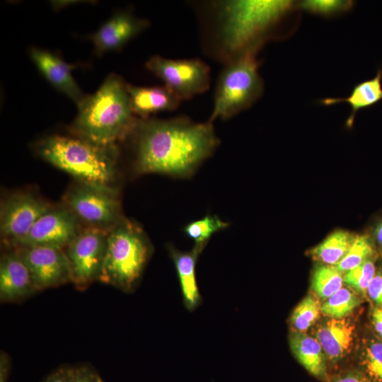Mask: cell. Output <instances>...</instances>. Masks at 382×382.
Here are the masks:
<instances>
[{
  "label": "cell",
  "mask_w": 382,
  "mask_h": 382,
  "mask_svg": "<svg viewBox=\"0 0 382 382\" xmlns=\"http://www.w3.org/2000/svg\"><path fill=\"white\" fill-rule=\"evenodd\" d=\"M137 174L189 177L219 145L212 122L185 116L168 120L137 117L128 137Z\"/></svg>",
  "instance_id": "obj_1"
},
{
  "label": "cell",
  "mask_w": 382,
  "mask_h": 382,
  "mask_svg": "<svg viewBox=\"0 0 382 382\" xmlns=\"http://www.w3.org/2000/svg\"><path fill=\"white\" fill-rule=\"evenodd\" d=\"M295 8L296 3L290 0L208 2L202 15L205 49L224 64L245 54H257Z\"/></svg>",
  "instance_id": "obj_2"
},
{
  "label": "cell",
  "mask_w": 382,
  "mask_h": 382,
  "mask_svg": "<svg viewBox=\"0 0 382 382\" xmlns=\"http://www.w3.org/2000/svg\"><path fill=\"white\" fill-rule=\"evenodd\" d=\"M77 108L71 125L73 135L103 147L127 139L137 118L132 110L127 83L113 73Z\"/></svg>",
  "instance_id": "obj_3"
},
{
  "label": "cell",
  "mask_w": 382,
  "mask_h": 382,
  "mask_svg": "<svg viewBox=\"0 0 382 382\" xmlns=\"http://www.w3.org/2000/svg\"><path fill=\"white\" fill-rule=\"evenodd\" d=\"M40 156L76 181L116 188L117 146H100L76 136H48L37 144Z\"/></svg>",
  "instance_id": "obj_4"
},
{
  "label": "cell",
  "mask_w": 382,
  "mask_h": 382,
  "mask_svg": "<svg viewBox=\"0 0 382 382\" xmlns=\"http://www.w3.org/2000/svg\"><path fill=\"white\" fill-rule=\"evenodd\" d=\"M153 253V246L142 228L124 217L108 233L99 282L124 292L138 285Z\"/></svg>",
  "instance_id": "obj_5"
},
{
  "label": "cell",
  "mask_w": 382,
  "mask_h": 382,
  "mask_svg": "<svg viewBox=\"0 0 382 382\" xmlns=\"http://www.w3.org/2000/svg\"><path fill=\"white\" fill-rule=\"evenodd\" d=\"M217 81L212 114L208 121L226 120L249 108L264 87L257 54H248L224 64Z\"/></svg>",
  "instance_id": "obj_6"
},
{
  "label": "cell",
  "mask_w": 382,
  "mask_h": 382,
  "mask_svg": "<svg viewBox=\"0 0 382 382\" xmlns=\"http://www.w3.org/2000/svg\"><path fill=\"white\" fill-rule=\"evenodd\" d=\"M63 204L87 227L110 231L125 217L117 188L76 181L65 192Z\"/></svg>",
  "instance_id": "obj_7"
},
{
  "label": "cell",
  "mask_w": 382,
  "mask_h": 382,
  "mask_svg": "<svg viewBox=\"0 0 382 382\" xmlns=\"http://www.w3.org/2000/svg\"><path fill=\"white\" fill-rule=\"evenodd\" d=\"M146 67L181 100L206 92L210 86V69L198 58L173 59L154 55Z\"/></svg>",
  "instance_id": "obj_8"
},
{
  "label": "cell",
  "mask_w": 382,
  "mask_h": 382,
  "mask_svg": "<svg viewBox=\"0 0 382 382\" xmlns=\"http://www.w3.org/2000/svg\"><path fill=\"white\" fill-rule=\"evenodd\" d=\"M109 231L84 226L64 249L71 273V283L83 290L98 281Z\"/></svg>",
  "instance_id": "obj_9"
},
{
  "label": "cell",
  "mask_w": 382,
  "mask_h": 382,
  "mask_svg": "<svg viewBox=\"0 0 382 382\" xmlns=\"http://www.w3.org/2000/svg\"><path fill=\"white\" fill-rule=\"evenodd\" d=\"M53 206L30 191L7 196L0 207V233L4 243L11 247L25 236L35 222Z\"/></svg>",
  "instance_id": "obj_10"
},
{
  "label": "cell",
  "mask_w": 382,
  "mask_h": 382,
  "mask_svg": "<svg viewBox=\"0 0 382 382\" xmlns=\"http://www.w3.org/2000/svg\"><path fill=\"white\" fill-rule=\"evenodd\" d=\"M82 228L81 221L66 205H54L25 236L9 248L45 246L64 250Z\"/></svg>",
  "instance_id": "obj_11"
},
{
  "label": "cell",
  "mask_w": 382,
  "mask_h": 382,
  "mask_svg": "<svg viewBox=\"0 0 382 382\" xmlns=\"http://www.w3.org/2000/svg\"><path fill=\"white\" fill-rule=\"evenodd\" d=\"M12 248L28 267L38 291L71 283L70 265L64 249L45 246Z\"/></svg>",
  "instance_id": "obj_12"
},
{
  "label": "cell",
  "mask_w": 382,
  "mask_h": 382,
  "mask_svg": "<svg viewBox=\"0 0 382 382\" xmlns=\"http://www.w3.org/2000/svg\"><path fill=\"white\" fill-rule=\"evenodd\" d=\"M149 26V22L124 11L115 13L95 32L90 39L100 55L122 48Z\"/></svg>",
  "instance_id": "obj_13"
},
{
  "label": "cell",
  "mask_w": 382,
  "mask_h": 382,
  "mask_svg": "<svg viewBox=\"0 0 382 382\" xmlns=\"http://www.w3.org/2000/svg\"><path fill=\"white\" fill-rule=\"evenodd\" d=\"M38 292L30 272L14 248L0 258V301L19 303Z\"/></svg>",
  "instance_id": "obj_14"
},
{
  "label": "cell",
  "mask_w": 382,
  "mask_h": 382,
  "mask_svg": "<svg viewBox=\"0 0 382 382\" xmlns=\"http://www.w3.org/2000/svg\"><path fill=\"white\" fill-rule=\"evenodd\" d=\"M30 57L47 81L57 90L65 94L79 107L85 100L84 94L72 76L76 64L64 62L50 51L32 47Z\"/></svg>",
  "instance_id": "obj_15"
},
{
  "label": "cell",
  "mask_w": 382,
  "mask_h": 382,
  "mask_svg": "<svg viewBox=\"0 0 382 382\" xmlns=\"http://www.w3.org/2000/svg\"><path fill=\"white\" fill-rule=\"evenodd\" d=\"M206 245L195 244L187 252L178 250L173 245H167L179 279L184 304L189 311L195 310L202 301L196 279V263Z\"/></svg>",
  "instance_id": "obj_16"
},
{
  "label": "cell",
  "mask_w": 382,
  "mask_h": 382,
  "mask_svg": "<svg viewBox=\"0 0 382 382\" xmlns=\"http://www.w3.org/2000/svg\"><path fill=\"white\" fill-rule=\"evenodd\" d=\"M132 110L140 118L152 114L172 111L178 108L181 100L166 86H136L127 83Z\"/></svg>",
  "instance_id": "obj_17"
},
{
  "label": "cell",
  "mask_w": 382,
  "mask_h": 382,
  "mask_svg": "<svg viewBox=\"0 0 382 382\" xmlns=\"http://www.w3.org/2000/svg\"><path fill=\"white\" fill-rule=\"evenodd\" d=\"M354 329L353 324L346 318H330L318 328L316 338L331 363L339 361L348 354L353 342Z\"/></svg>",
  "instance_id": "obj_18"
},
{
  "label": "cell",
  "mask_w": 382,
  "mask_h": 382,
  "mask_svg": "<svg viewBox=\"0 0 382 382\" xmlns=\"http://www.w3.org/2000/svg\"><path fill=\"white\" fill-rule=\"evenodd\" d=\"M382 69H378L376 76L368 80L356 84L349 96L345 98H325L318 103L329 106L340 103H347L350 107L351 112L346 124L351 127L358 111L374 106L382 100Z\"/></svg>",
  "instance_id": "obj_19"
},
{
  "label": "cell",
  "mask_w": 382,
  "mask_h": 382,
  "mask_svg": "<svg viewBox=\"0 0 382 382\" xmlns=\"http://www.w3.org/2000/svg\"><path fill=\"white\" fill-rule=\"evenodd\" d=\"M289 342L291 350L301 364L316 378L328 381L327 359L317 339L295 331L291 333Z\"/></svg>",
  "instance_id": "obj_20"
},
{
  "label": "cell",
  "mask_w": 382,
  "mask_h": 382,
  "mask_svg": "<svg viewBox=\"0 0 382 382\" xmlns=\"http://www.w3.org/2000/svg\"><path fill=\"white\" fill-rule=\"evenodd\" d=\"M356 236L344 231H337L314 248L313 256L328 265H336L350 249Z\"/></svg>",
  "instance_id": "obj_21"
},
{
  "label": "cell",
  "mask_w": 382,
  "mask_h": 382,
  "mask_svg": "<svg viewBox=\"0 0 382 382\" xmlns=\"http://www.w3.org/2000/svg\"><path fill=\"white\" fill-rule=\"evenodd\" d=\"M342 273L335 265L316 267L312 279V289L322 299H328L342 287Z\"/></svg>",
  "instance_id": "obj_22"
},
{
  "label": "cell",
  "mask_w": 382,
  "mask_h": 382,
  "mask_svg": "<svg viewBox=\"0 0 382 382\" xmlns=\"http://www.w3.org/2000/svg\"><path fill=\"white\" fill-rule=\"evenodd\" d=\"M359 303V298L351 290L342 287L322 304L321 312L330 318H345Z\"/></svg>",
  "instance_id": "obj_23"
},
{
  "label": "cell",
  "mask_w": 382,
  "mask_h": 382,
  "mask_svg": "<svg viewBox=\"0 0 382 382\" xmlns=\"http://www.w3.org/2000/svg\"><path fill=\"white\" fill-rule=\"evenodd\" d=\"M229 224L223 221L216 215L204 217L187 224L183 228L185 233L195 244H207L211 236L216 232L227 228Z\"/></svg>",
  "instance_id": "obj_24"
},
{
  "label": "cell",
  "mask_w": 382,
  "mask_h": 382,
  "mask_svg": "<svg viewBox=\"0 0 382 382\" xmlns=\"http://www.w3.org/2000/svg\"><path fill=\"white\" fill-rule=\"evenodd\" d=\"M321 306L313 296L304 298L294 309L291 323L296 332H304L320 317Z\"/></svg>",
  "instance_id": "obj_25"
},
{
  "label": "cell",
  "mask_w": 382,
  "mask_h": 382,
  "mask_svg": "<svg viewBox=\"0 0 382 382\" xmlns=\"http://www.w3.org/2000/svg\"><path fill=\"white\" fill-rule=\"evenodd\" d=\"M373 254V248L369 238L365 236H357L345 256L336 265L342 272H347L369 260Z\"/></svg>",
  "instance_id": "obj_26"
},
{
  "label": "cell",
  "mask_w": 382,
  "mask_h": 382,
  "mask_svg": "<svg viewBox=\"0 0 382 382\" xmlns=\"http://www.w3.org/2000/svg\"><path fill=\"white\" fill-rule=\"evenodd\" d=\"M300 8L311 14L332 17L350 10L353 1L349 0H304L296 3Z\"/></svg>",
  "instance_id": "obj_27"
},
{
  "label": "cell",
  "mask_w": 382,
  "mask_h": 382,
  "mask_svg": "<svg viewBox=\"0 0 382 382\" xmlns=\"http://www.w3.org/2000/svg\"><path fill=\"white\" fill-rule=\"evenodd\" d=\"M361 369L371 382H382V342L371 341L364 351Z\"/></svg>",
  "instance_id": "obj_28"
},
{
  "label": "cell",
  "mask_w": 382,
  "mask_h": 382,
  "mask_svg": "<svg viewBox=\"0 0 382 382\" xmlns=\"http://www.w3.org/2000/svg\"><path fill=\"white\" fill-rule=\"evenodd\" d=\"M375 266L372 261L367 260L360 265L347 272L344 282L362 294H366L368 286L374 277Z\"/></svg>",
  "instance_id": "obj_29"
},
{
  "label": "cell",
  "mask_w": 382,
  "mask_h": 382,
  "mask_svg": "<svg viewBox=\"0 0 382 382\" xmlns=\"http://www.w3.org/2000/svg\"><path fill=\"white\" fill-rule=\"evenodd\" d=\"M71 382H100L101 378L96 370L88 364L71 366Z\"/></svg>",
  "instance_id": "obj_30"
},
{
  "label": "cell",
  "mask_w": 382,
  "mask_h": 382,
  "mask_svg": "<svg viewBox=\"0 0 382 382\" xmlns=\"http://www.w3.org/2000/svg\"><path fill=\"white\" fill-rule=\"evenodd\" d=\"M330 382H371L360 370H349L330 378Z\"/></svg>",
  "instance_id": "obj_31"
},
{
  "label": "cell",
  "mask_w": 382,
  "mask_h": 382,
  "mask_svg": "<svg viewBox=\"0 0 382 382\" xmlns=\"http://www.w3.org/2000/svg\"><path fill=\"white\" fill-rule=\"evenodd\" d=\"M366 293L373 301L378 306H382V274H375Z\"/></svg>",
  "instance_id": "obj_32"
},
{
  "label": "cell",
  "mask_w": 382,
  "mask_h": 382,
  "mask_svg": "<svg viewBox=\"0 0 382 382\" xmlns=\"http://www.w3.org/2000/svg\"><path fill=\"white\" fill-rule=\"evenodd\" d=\"M71 366H61L51 372L40 382H71Z\"/></svg>",
  "instance_id": "obj_33"
},
{
  "label": "cell",
  "mask_w": 382,
  "mask_h": 382,
  "mask_svg": "<svg viewBox=\"0 0 382 382\" xmlns=\"http://www.w3.org/2000/svg\"><path fill=\"white\" fill-rule=\"evenodd\" d=\"M11 369V359L4 350L0 352V382H8Z\"/></svg>",
  "instance_id": "obj_34"
},
{
  "label": "cell",
  "mask_w": 382,
  "mask_h": 382,
  "mask_svg": "<svg viewBox=\"0 0 382 382\" xmlns=\"http://www.w3.org/2000/svg\"><path fill=\"white\" fill-rule=\"evenodd\" d=\"M372 322L376 332L382 338V306H378L373 310Z\"/></svg>",
  "instance_id": "obj_35"
},
{
  "label": "cell",
  "mask_w": 382,
  "mask_h": 382,
  "mask_svg": "<svg viewBox=\"0 0 382 382\" xmlns=\"http://www.w3.org/2000/svg\"><path fill=\"white\" fill-rule=\"evenodd\" d=\"M375 235L378 243L382 246V222L377 226Z\"/></svg>",
  "instance_id": "obj_36"
},
{
  "label": "cell",
  "mask_w": 382,
  "mask_h": 382,
  "mask_svg": "<svg viewBox=\"0 0 382 382\" xmlns=\"http://www.w3.org/2000/svg\"><path fill=\"white\" fill-rule=\"evenodd\" d=\"M100 382H104V381H103V380H101V381H100Z\"/></svg>",
  "instance_id": "obj_37"
}]
</instances>
